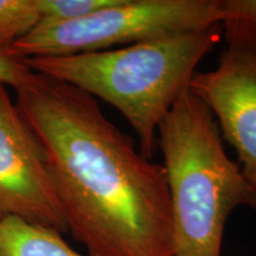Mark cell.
Returning <instances> with one entry per match:
<instances>
[{"mask_svg": "<svg viewBox=\"0 0 256 256\" xmlns=\"http://www.w3.org/2000/svg\"><path fill=\"white\" fill-rule=\"evenodd\" d=\"M16 106L40 140L68 232L89 256H174L164 165L81 89L32 70Z\"/></svg>", "mask_w": 256, "mask_h": 256, "instance_id": "obj_1", "label": "cell"}, {"mask_svg": "<svg viewBox=\"0 0 256 256\" xmlns=\"http://www.w3.org/2000/svg\"><path fill=\"white\" fill-rule=\"evenodd\" d=\"M220 40L222 28L216 25L115 50L23 62L116 108L136 132L139 152L151 160L158 148L160 122L190 89L197 66Z\"/></svg>", "mask_w": 256, "mask_h": 256, "instance_id": "obj_2", "label": "cell"}, {"mask_svg": "<svg viewBox=\"0 0 256 256\" xmlns=\"http://www.w3.org/2000/svg\"><path fill=\"white\" fill-rule=\"evenodd\" d=\"M171 202L174 256H222L226 220L236 208L256 211L238 164L226 154L211 110L190 89L158 127Z\"/></svg>", "mask_w": 256, "mask_h": 256, "instance_id": "obj_3", "label": "cell"}, {"mask_svg": "<svg viewBox=\"0 0 256 256\" xmlns=\"http://www.w3.org/2000/svg\"><path fill=\"white\" fill-rule=\"evenodd\" d=\"M222 0H118L86 17L38 25L5 51L16 60L63 57L220 24Z\"/></svg>", "mask_w": 256, "mask_h": 256, "instance_id": "obj_4", "label": "cell"}, {"mask_svg": "<svg viewBox=\"0 0 256 256\" xmlns=\"http://www.w3.org/2000/svg\"><path fill=\"white\" fill-rule=\"evenodd\" d=\"M68 232L40 140L0 83V220Z\"/></svg>", "mask_w": 256, "mask_h": 256, "instance_id": "obj_5", "label": "cell"}, {"mask_svg": "<svg viewBox=\"0 0 256 256\" xmlns=\"http://www.w3.org/2000/svg\"><path fill=\"white\" fill-rule=\"evenodd\" d=\"M190 90L208 106L222 139L238 153L256 200V57L226 49L215 69L194 74Z\"/></svg>", "mask_w": 256, "mask_h": 256, "instance_id": "obj_6", "label": "cell"}, {"mask_svg": "<svg viewBox=\"0 0 256 256\" xmlns=\"http://www.w3.org/2000/svg\"><path fill=\"white\" fill-rule=\"evenodd\" d=\"M0 256H89L74 250L62 234L17 217L0 220Z\"/></svg>", "mask_w": 256, "mask_h": 256, "instance_id": "obj_7", "label": "cell"}, {"mask_svg": "<svg viewBox=\"0 0 256 256\" xmlns=\"http://www.w3.org/2000/svg\"><path fill=\"white\" fill-rule=\"evenodd\" d=\"M220 25L226 49L256 57V0H222Z\"/></svg>", "mask_w": 256, "mask_h": 256, "instance_id": "obj_8", "label": "cell"}, {"mask_svg": "<svg viewBox=\"0 0 256 256\" xmlns=\"http://www.w3.org/2000/svg\"><path fill=\"white\" fill-rule=\"evenodd\" d=\"M37 0H0V52L40 25Z\"/></svg>", "mask_w": 256, "mask_h": 256, "instance_id": "obj_9", "label": "cell"}, {"mask_svg": "<svg viewBox=\"0 0 256 256\" xmlns=\"http://www.w3.org/2000/svg\"><path fill=\"white\" fill-rule=\"evenodd\" d=\"M118 0H37L40 25H49L86 17Z\"/></svg>", "mask_w": 256, "mask_h": 256, "instance_id": "obj_10", "label": "cell"}, {"mask_svg": "<svg viewBox=\"0 0 256 256\" xmlns=\"http://www.w3.org/2000/svg\"><path fill=\"white\" fill-rule=\"evenodd\" d=\"M32 70L23 60L12 58L0 52V83L18 89L30 78Z\"/></svg>", "mask_w": 256, "mask_h": 256, "instance_id": "obj_11", "label": "cell"}]
</instances>
